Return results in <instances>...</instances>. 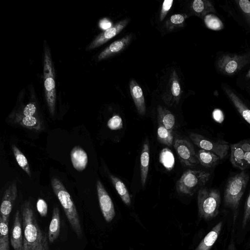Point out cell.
Instances as JSON below:
<instances>
[{"mask_svg": "<svg viewBox=\"0 0 250 250\" xmlns=\"http://www.w3.org/2000/svg\"><path fill=\"white\" fill-rule=\"evenodd\" d=\"M223 88L226 95L231 101L238 112L245 120L250 125V109L229 88L226 86H223Z\"/></svg>", "mask_w": 250, "mask_h": 250, "instance_id": "18", "label": "cell"}, {"mask_svg": "<svg viewBox=\"0 0 250 250\" xmlns=\"http://www.w3.org/2000/svg\"><path fill=\"white\" fill-rule=\"evenodd\" d=\"M15 122L30 130L39 131L42 128L41 122L34 116L22 117L17 119Z\"/></svg>", "mask_w": 250, "mask_h": 250, "instance_id": "27", "label": "cell"}, {"mask_svg": "<svg viewBox=\"0 0 250 250\" xmlns=\"http://www.w3.org/2000/svg\"><path fill=\"white\" fill-rule=\"evenodd\" d=\"M128 21V19L122 20L114 26L106 30L92 42L89 48L98 47L116 36L126 26Z\"/></svg>", "mask_w": 250, "mask_h": 250, "instance_id": "14", "label": "cell"}, {"mask_svg": "<svg viewBox=\"0 0 250 250\" xmlns=\"http://www.w3.org/2000/svg\"><path fill=\"white\" fill-rule=\"evenodd\" d=\"M17 196L16 183L13 182L5 190L0 206V216L3 220H9L14 204Z\"/></svg>", "mask_w": 250, "mask_h": 250, "instance_id": "12", "label": "cell"}, {"mask_svg": "<svg viewBox=\"0 0 250 250\" xmlns=\"http://www.w3.org/2000/svg\"><path fill=\"white\" fill-rule=\"evenodd\" d=\"M250 220V192L245 206V211L243 220V227L244 228Z\"/></svg>", "mask_w": 250, "mask_h": 250, "instance_id": "39", "label": "cell"}, {"mask_svg": "<svg viewBox=\"0 0 250 250\" xmlns=\"http://www.w3.org/2000/svg\"><path fill=\"white\" fill-rule=\"evenodd\" d=\"M189 138L199 148L211 151L222 159L228 154L229 148V144L221 140L214 141L195 133H190Z\"/></svg>", "mask_w": 250, "mask_h": 250, "instance_id": "9", "label": "cell"}, {"mask_svg": "<svg viewBox=\"0 0 250 250\" xmlns=\"http://www.w3.org/2000/svg\"><path fill=\"white\" fill-rule=\"evenodd\" d=\"M210 176L208 172L188 169L177 181L176 188L180 194L192 195L206 185Z\"/></svg>", "mask_w": 250, "mask_h": 250, "instance_id": "5", "label": "cell"}, {"mask_svg": "<svg viewBox=\"0 0 250 250\" xmlns=\"http://www.w3.org/2000/svg\"><path fill=\"white\" fill-rule=\"evenodd\" d=\"M131 38V35H128L112 42L100 54L99 60L104 59L122 51L129 44Z\"/></svg>", "mask_w": 250, "mask_h": 250, "instance_id": "17", "label": "cell"}, {"mask_svg": "<svg viewBox=\"0 0 250 250\" xmlns=\"http://www.w3.org/2000/svg\"><path fill=\"white\" fill-rule=\"evenodd\" d=\"M130 92L137 108L138 113L144 115L146 113V105L142 88L134 80H131L129 84Z\"/></svg>", "mask_w": 250, "mask_h": 250, "instance_id": "15", "label": "cell"}, {"mask_svg": "<svg viewBox=\"0 0 250 250\" xmlns=\"http://www.w3.org/2000/svg\"><path fill=\"white\" fill-rule=\"evenodd\" d=\"M249 176L244 170L230 177L226 185L224 192L226 207L236 211L249 181Z\"/></svg>", "mask_w": 250, "mask_h": 250, "instance_id": "3", "label": "cell"}, {"mask_svg": "<svg viewBox=\"0 0 250 250\" xmlns=\"http://www.w3.org/2000/svg\"><path fill=\"white\" fill-rule=\"evenodd\" d=\"M213 117L214 120L218 122H222L223 120V114L222 112L218 109H215L213 112Z\"/></svg>", "mask_w": 250, "mask_h": 250, "instance_id": "41", "label": "cell"}, {"mask_svg": "<svg viewBox=\"0 0 250 250\" xmlns=\"http://www.w3.org/2000/svg\"><path fill=\"white\" fill-rule=\"evenodd\" d=\"M250 62V54H226L218 59L217 66L221 73L230 75L236 73Z\"/></svg>", "mask_w": 250, "mask_h": 250, "instance_id": "6", "label": "cell"}, {"mask_svg": "<svg viewBox=\"0 0 250 250\" xmlns=\"http://www.w3.org/2000/svg\"><path fill=\"white\" fill-rule=\"evenodd\" d=\"M157 113L159 124L163 125L168 130L172 132L175 124L174 115L169 110L161 105L157 107Z\"/></svg>", "mask_w": 250, "mask_h": 250, "instance_id": "21", "label": "cell"}, {"mask_svg": "<svg viewBox=\"0 0 250 250\" xmlns=\"http://www.w3.org/2000/svg\"><path fill=\"white\" fill-rule=\"evenodd\" d=\"M181 93L178 76L175 71H173L170 75L167 91L163 95V99L168 105H176L179 102Z\"/></svg>", "mask_w": 250, "mask_h": 250, "instance_id": "11", "label": "cell"}, {"mask_svg": "<svg viewBox=\"0 0 250 250\" xmlns=\"http://www.w3.org/2000/svg\"><path fill=\"white\" fill-rule=\"evenodd\" d=\"M173 0H165L164 1L160 13V20L163 21L166 16L168 11L171 8Z\"/></svg>", "mask_w": 250, "mask_h": 250, "instance_id": "38", "label": "cell"}, {"mask_svg": "<svg viewBox=\"0 0 250 250\" xmlns=\"http://www.w3.org/2000/svg\"><path fill=\"white\" fill-rule=\"evenodd\" d=\"M222 227L221 222L217 224L201 241L195 250H210L215 243Z\"/></svg>", "mask_w": 250, "mask_h": 250, "instance_id": "19", "label": "cell"}, {"mask_svg": "<svg viewBox=\"0 0 250 250\" xmlns=\"http://www.w3.org/2000/svg\"><path fill=\"white\" fill-rule=\"evenodd\" d=\"M96 187L101 211L105 220L109 222L115 215L113 203L100 181H97Z\"/></svg>", "mask_w": 250, "mask_h": 250, "instance_id": "10", "label": "cell"}, {"mask_svg": "<svg viewBox=\"0 0 250 250\" xmlns=\"http://www.w3.org/2000/svg\"><path fill=\"white\" fill-rule=\"evenodd\" d=\"M160 163L167 170H171L175 164L174 155L169 149L164 148L160 152L159 156Z\"/></svg>", "mask_w": 250, "mask_h": 250, "instance_id": "29", "label": "cell"}, {"mask_svg": "<svg viewBox=\"0 0 250 250\" xmlns=\"http://www.w3.org/2000/svg\"><path fill=\"white\" fill-rule=\"evenodd\" d=\"M23 250H49L48 235L41 229L29 201L21 206Z\"/></svg>", "mask_w": 250, "mask_h": 250, "instance_id": "1", "label": "cell"}, {"mask_svg": "<svg viewBox=\"0 0 250 250\" xmlns=\"http://www.w3.org/2000/svg\"><path fill=\"white\" fill-rule=\"evenodd\" d=\"M246 77L248 78H250V69L249 70V71L247 74Z\"/></svg>", "mask_w": 250, "mask_h": 250, "instance_id": "44", "label": "cell"}, {"mask_svg": "<svg viewBox=\"0 0 250 250\" xmlns=\"http://www.w3.org/2000/svg\"><path fill=\"white\" fill-rule=\"evenodd\" d=\"M9 220H4L0 217V240H9Z\"/></svg>", "mask_w": 250, "mask_h": 250, "instance_id": "36", "label": "cell"}, {"mask_svg": "<svg viewBox=\"0 0 250 250\" xmlns=\"http://www.w3.org/2000/svg\"><path fill=\"white\" fill-rule=\"evenodd\" d=\"M230 161L232 166L244 170V151L238 143L230 145Z\"/></svg>", "mask_w": 250, "mask_h": 250, "instance_id": "25", "label": "cell"}, {"mask_svg": "<svg viewBox=\"0 0 250 250\" xmlns=\"http://www.w3.org/2000/svg\"><path fill=\"white\" fill-rule=\"evenodd\" d=\"M187 15L184 14H174L172 15L167 22V27L172 29L175 27L181 26L184 23Z\"/></svg>", "mask_w": 250, "mask_h": 250, "instance_id": "33", "label": "cell"}, {"mask_svg": "<svg viewBox=\"0 0 250 250\" xmlns=\"http://www.w3.org/2000/svg\"><path fill=\"white\" fill-rule=\"evenodd\" d=\"M70 159L73 167L77 171H82L86 168L88 163L87 155L80 146H76L72 149Z\"/></svg>", "mask_w": 250, "mask_h": 250, "instance_id": "16", "label": "cell"}, {"mask_svg": "<svg viewBox=\"0 0 250 250\" xmlns=\"http://www.w3.org/2000/svg\"><path fill=\"white\" fill-rule=\"evenodd\" d=\"M237 2L250 27V1L248 0H240Z\"/></svg>", "mask_w": 250, "mask_h": 250, "instance_id": "34", "label": "cell"}, {"mask_svg": "<svg viewBox=\"0 0 250 250\" xmlns=\"http://www.w3.org/2000/svg\"><path fill=\"white\" fill-rule=\"evenodd\" d=\"M12 148L18 165L31 177L30 168L26 157L16 146L13 145Z\"/></svg>", "mask_w": 250, "mask_h": 250, "instance_id": "28", "label": "cell"}, {"mask_svg": "<svg viewBox=\"0 0 250 250\" xmlns=\"http://www.w3.org/2000/svg\"><path fill=\"white\" fill-rule=\"evenodd\" d=\"M107 125L111 130H119L123 127V121L120 116L115 115L109 119Z\"/></svg>", "mask_w": 250, "mask_h": 250, "instance_id": "35", "label": "cell"}, {"mask_svg": "<svg viewBox=\"0 0 250 250\" xmlns=\"http://www.w3.org/2000/svg\"><path fill=\"white\" fill-rule=\"evenodd\" d=\"M0 250H10L9 246V240H0Z\"/></svg>", "mask_w": 250, "mask_h": 250, "instance_id": "43", "label": "cell"}, {"mask_svg": "<svg viewBox=\"0 0 250 250\" xmlns=\"http://www.w3.org/2000/svg\"><path fill=\"white\" fill-rule=\"evenodd\" d=\"M111 22L106 19H104L100 21L99 23L100 27L104 29L107 30L111 26Z\"/></svg>", "mask_w": 250, "mask_h": 250, "instance_id": "42", "label": "cell"}, {"mask_svg": "<svg viewBox=\"0 0 250 250\" xmlns=\"http://www.w3.org/2000/svg\"><path fill=\"white\" fill-rule=\"evenodd\" d=\"M36 111V107L33 104L30 103L24 107L23 114L24 116H33Z\"/></svg>", "mask_w": 250, "mask_h": 250, "instance_id": "40", "label": "cell"}, {"mask_svg": "<svg viewBox=\"0 0 250 250\" xmlns=\"http://www.w3.org/2000/svg\"><path fill=\"white\" fill-rule=\"evenodd\" d=\"M174 147L181 164L186 167H194L199 164L194 148L187 139L176 135Z\"/></svg>", "mask_w": 250, "mask_h": 250, "instance_id": "8", "label": "cell"}, {"mask_svg": "<svg viewBox=\"0 0 250 250\" xmlns=\"http://www.w3.org/2000/svg\"><path fill=\"white\" fill-rule=\"evenodd\" d=\"M37 208L41 216L45 217L47 213V205L42 199H39L37 202Z\"/></svg>", "mask_w": 250, "mask_h": 250, "instance_id": "37", "label": "cell"}, {"mask_svg": "<svg viewBox=\"0 0 250 250\" xmlns=\"http://www.w3.org/2000/svg\"><path fill=\"white\" fill-rule=\"evenodd\" d=\"M43 74L47 103L50 113L53 115L56 103L55 82L54 80L51 60L47 49L45 51Z\"/></svg>", "mask_w": 250, "mask_h": 250, "instance_id": "7", "label": "cell"}, {"mask_svg": "<svg viewBox=\"0 0 250 250\" xmlns=\"http://www.w3.org/2000/svg\"><path fill=\"white\" fill-rule=\"evenodd\" d=\"M22 218L20 212L17 210L14 216L13 228L11 232L10 242L14 250H23V235Z\"/></svg>", "mask_w": 250, "mask_h": 250, "instance_id": "13", "label": "cell"}, {"mask_svg": "<svg viewBox=\"0 0 250 250\" xmlns=\"http://www.w3.org/2000/svg\"><path fill=\"white\" fill-rule=\"evenodd\" d=\"M110 178L118 193L124 203L129 206L131 203L130 197L124 183L118 177L111 175Z\"/></svg>", "mask_w": 250, "mask_h": 250, "instance_id": "26", "label": "cell"}, {"mask_svg": "<svg viewBox=\"0 0 250 250\" xmlns=\"http://www.w3.org/2000/svg\"><path fill=\"white\" fill-rule=\"evenodd\" d=\"M204 21L206 26L209 29L219 31L222 29L224 25L219 18L213 14H209L204 17Z\"/></svg>", "mask_w": 250, "mask_h": 250, "instance_id": "31", "label": "cell"}, {"mask_svg": "<svg viewBox=\"0 0 250 250\" xmlns=\"http://www.w3.org/2000/svg\"><path fill=\"white\" fill-rule=\"evenodd\" d=\"M197 202L200 216L205 220L211 219L219 213L220 191L215 188H202L198 191Z\"/></svg>", "mask_w": 250, "mask_h": 250, "instance_id": "4", "label": "cell"}, {"mask_svg": "<svg viewBox=\"0 0 250 250\" xmlns=\"http://www.w3.org/2000/svg\"><path fill=\"white\" fill-rule=\"evenodd\" d=\"M191 8L194 14L200 17H204L209 14L216 12L212 4L206 0H195L192 1Z\"/></svg>", "mask_w": 250, "mask_h": 250, "instance_id": "23", "label": "cell"}, {"mask_svg": "<svg viewBox=\"0 0 250 250\" xmlns=\"http://www.w3.org/2000/svg\"><path fill=\"white\" fill-rule=\"evenodd\" d=\"M196 154L199 163L207 168L215 166L219 163L221 159L215 153L202 149H200Z\"/></svg>", "mask_w": 250, "mask_h": 250, "instance_id": "24", "label": "cell"}, {"mask_svg": "<svg viewBox=\"0 0 250 250\" xmlns=\"http://www.w3.org/2000/svg\"><path fill=\"white\" fill-rule=\"evenodd\" d=\"M51 183L54 193L63 209L70 226L77 236L81 237L83 230L79 214L70 195L57 178H52Z\"/></svg>", "mask_w": 250, "mask_h": 250, "instance_id": "2", "label": "cell"}, {"mask_svg": "<svg viewBox=\"0 0 250 250\" xmlns=\"http://www.w3.org/2000/svg\"><path fill=\"white\" fill-rule=\"evenodd\" d=\"M157 134L159 142L168 146H172L174 139L172 132L168 130L163 125L159 124Z\"/></svg>", "mask_w": 250, "mask_h": 250, "instance_id": "30", "label": "cell"}, {"mask_svg": "<svg viewBox=\"0 0 250 250\" xmlns=\"http://www.w3.org/2000/svg\"><path fill=\"white\" fill-rule=\"evenodd\" d=\"M60 223V210L56 207L53 208L52 219L49 227L48 238L49 242L53 243L59 236Z\"/></svg>", "mask_w": 250, "mask_h": 250, "instance_id": "22", "label": "cell"}, {"mask_svg": "<svg viewBox=\"0 0 250 250\" xmlns=\"http://www.w3.org/2000/svg\"><path fill=\"white\" fill-rule=\"evenodd\" d=\"M238 144L244 151V170L250 168V139L243 140Z\"/></svg>", "mask_w": 250, "mask_h": 250, "instance_id": "32", "label": "cell"}, {"mask_svg": "<svg viewBox=\"0 0 250 250\" xmlns=\"http://www.w3.org/2000/svg\"><path fill=\"white\" fill-rule=\"evenodd\" d=\"M149 148L147 139L146 140L141 152L140 157L141 181L143 187L146 183L149 167Z\"/></svg>", "mask_w": 250, "mask_h": 250, "instance_id": "20", "label": "cell"}]
</instances>
